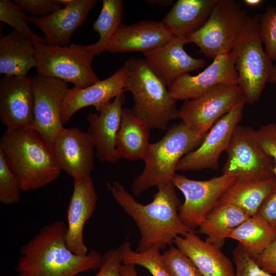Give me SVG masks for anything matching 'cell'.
Here are the masks:
<instances>
[{"mask_svg": "<svg viewBox=\"0 0 276 276\" xmlns=\"http://www.w3.org/2000/svg\"><path fill=\"white\" fill-rule=\"evenodd\" d=\"M106 187L139 228L141 238L136 251L164 249L173 243L176 237L192 231L179 218L180 201L172 182L158 187L152 201L146 205L136 201L117 181H108Z\"/></svg>", "mask_w": 276, "mask_h": 276, "instance_id": "cell-1", "label": "cell"}, {"mask_svg": "<svg viewBox=\"0 0 276 276\" xmlns=\"http://www.w3.org/2000/svg\"><path fill=\"white\" fill-rule=\"evenodd\" d=\"M66 229L61 220L42 227L20 248L14 276H78L99 269L101 254L94 249L84 256L74 254L66 245Z\"/></svg>", "mask_w": 276, "mask_h": 276, "instance_id": "cell-2", "label": "cell"}, {"mask_svg": "<svg viewBox=\"0 0 276 276\" xmlns=\"http://www.w3.org/2000/svg\"><path fill=\"white\" fill-rule=\"evenodd\" d=\"M0 150L21 190L33 191L57 179L61 170L52 144L32 126L7 129L0 140Z\"/></svg>", "mask_w": 276, "mask_h": 276, "instance_id": "cell-3", "label": "cell"}, {"mask_svg": "<svg viewBox=\"0 0 276 276\" xmlns=\"http://www.w3.org/2000/svg\"><path fill=\"white\" fill-rule=\"evenodd\" d=\"M125 91L132 94L133 114L151 129L165 130L169 122L178 118L176 101L170 94L163 79L144 58H130Z\"/></svg>", "mask_w": 276, "mask_h": 276, "instance_id": "cell-4", "label": "cell"}, {"mask_svg": "<svg viewBox=\"0 0 276 276\" xmlns=\"http://www.w3.org/2000/svg\"><path fill=\"white\" fill-rule=\"evenodd\" d=\"M203 137L195 135L182 122L170 127L160 140L150 144L144 168L132 181L134 195L172 182L178 162L199 147Z\"/></svg>", "mask_w": 276, "mask_h": 276, "instance_id": "cell-5", "label": "cell"}, {"mask_svg": "<svg viewBox=\"0 0 276 276\" xmlns=\"http://www.w3.org/2000/svg\"><path fill=\"white\" fill-rule=\"evenodd\" d=\"M260 14L248 16L233 50L238 86L245 103L249 105L259 101L274 65L264 50L260 36Z\"/></svg>", "mask_w": 276, "mask_h": 276, "instance_id": "cell-6", "label": "cell"}, {"mask_svg": "<svg viewBox=\"0 0 276 276\" xmlns=\"http://www.w3.org/2000/svg\"><path fill=\"white\" fill-rule=\"evenodd\" d=\"M248 16L240 3L218 0L204 25L188 38L207 57L227 54L233 51Z\"/></svg>", "mask_w": 276, "mask_h": 276, "instance_id": "cell-7", "label": "cell"}, {"mask_svg": "<svg viewBox=\"0 0 276 276\" xmlns=\"http://www.w3.org/2000/svg\"><path fill=\"white\" fill-rule=\"evenodd\" d=\"M36 56L39 75L71 82L78 88H86L99 80L92 67L95 55L87 45L45 44L36 48Z\"/></svg>", "mask_w": 276, "mask_h": 276, "instance_id": "cell-8", "label": "cell"}, {"mask_svg": "<svg viewBox=\"0 0 276 276\" xmlns=\"http://www.w3.org/2000/svg\"><path fill=\"white\" fill-rule=\"evenodd\" d=\"M227 159L222 172L241 182L259 181L275 178L274 161L258 145L255 130L238 125L226 150Z\"/></svg>", "mask_w": 276, "mask_h": 276, "instance_id": "cell-9", "label": "cell"}, {"mask_svg": "<svg viewBox=\"0 0 276 276\" xmlns=\"http://www.w3.org/2000/svg\"><path fill=\"white\" fill-rule=\"evenodd\" d=\"M244 100L237 85H215L200 97L183 103L178 118L198 137H204L215 123Z\"/></svg>", "mask_w": 276, "mask_h": 276, "instance_id": "cell-10", "label": "cell"}, {"mask_svg": "<svg viewBox=\"0 0 276 276\" xmlns=\"http://www.w3.org/2000/svg\"><path fill=\"white\" fill-rule=\"evenodd\" d=\"M236 180L234 176L222 174L206 180H196L175 174L172 182L183 194L178 216L190 230L199 227L217 206L220 197Z\"/></svg>", "mask_w": 276, "mask_h": 276, "instance_id": "cell-11", "label": "cell"}, {"mask_svg": "<svg viewBox=\"0 0 276 276\" xmlns=\"http://www.w3.org/2000/svg\"><path fill=\"white\" fill-rule=\"evenodd\" d=\"M34 94L33 129L52 144L64 128L61 120L67 82L37 75L32 77Z\"/></svg>", "mask_w": 276, "mask_h": 276, "instance_id": "cell-12", "label": "cell"}, {"mask_svg": "<svg viewBox=\"0 0 276 276\" xmlns=\"http://www.w3.org/2000/svg\"><path fill=\"white\" fill-rule=\"evenodd\" d=\"M245 104L244 100L241 101L217 121L199 147L180 159L176 171L217 170L220 155L227 149L232 135L242 118Z\"/></svg>", "mask_w": 276, "mask_h": 276, "instance_id": "cell-13", "label": "cell"}, {"mask_svg": "<svg viewBox=\"0 0 276 276\" xmlns=\"http://www.w3.org/2000/svg\"><path fill=\"white\" fill-rule=\"evenodd\" d=\"M235 68V54L220 55L202 72L194 76L189 73L179 77L169 87L171 97L176 101L197 98L212 87L223 84L238 85Z\"/></svg>", "mask_w": 276, "mask_h": 276, "instance_id": "cell-14", "label": "cell"}, {"mask_svg": "<svg viewBox=\"0 0 276 276\" xmlns=\"http://www.w3.org/2000/svg\"><path fill=\"white\" fill-rule=\"evenodd\" d=\"M32 77L4 76L0 80V120L8 129L32 126L34 120Z\"/></svg>", "mask_w": 276, "mask_h": 276, "instance_id": "cell-15", "label": "cell"}, {"mask_svg": "<svg viewBox=\"0 0 276 276\" xmlns=\"http://www.w3.org/2000/svg\"><path fill=\"white\" fill-rule=\"evenodd\" d=\"M124 93L117 96L113 101L104 104L90 112L85 117L88 123L87 133L95 149V155L102 162L115 164L120 160L116 141L119 129Z\"/></svg>", "mask_w": 276, "mask_h": 276, "instance_id": "cell-16", "label": "cell"}, {"mask_svg": "<svg viewBox=\"0 0 276 276\" xmlns=\"http://www.w3.org/2000/svg\"><path fill=\"white\" fill-rule=\"evenodd\" d=\"M52 147L61 171L74 179L90 176L95 149L87 132L76 127L64 128Z\"/></svg>", "mask_w": 276, "mask_h": 276, "instance_id": "cell-17", "label": "cell"}, {"mask_svg": "<svg viewBox=\"0 0 276 276\" xmlns=\"http://www.w3.org/2000/svg\"><path fill=\"white\" fill-rule=\"evenodd\" d=\"M98 196L90 176L74 179V188L67 211L66 243L74 254L84 256L88 249L83 238L85 224L92 216Z\"/></svg>", "mask_w": 276, "mask_h": 276, "instance_id": "cell-18", "label": "cell"}, {"mask_svg": "<svg viewBox=\"0 0 276 276\" xmlns=\"http://www.w3.org/2000/svg\"><path fill=\"white\" fill-rule=\"evenodd\" d=\"M189 43L187 37L173 35L163 45L143 53L168 87L179 77L205 64L203 58H193L186 52L184 45Z\"/></svg>", "mask_w": 276, "mask_h": 276, "instance_id": "cell-19", "label": "cell"}, {"mask_svg": "<svg viewBox=\"0 0 276 276\" xmlns=\"http://www.w3.org/2000/svg\"><path fill=\"white\" fill-rule=\"evenodd\" d=\"M128 70L125 63L108 78L84 88H69L62 105V123L68 122L78 110L93 106L96 109L124 93Z\"/></svg>", "mask_w": 276, "mask_h": 276, "instance_id": "cell-20", "label": "cell"}, {"mask_svg": "<svg viewBox=\"0 0 276 276\" xmlns=\"http://www.w3.org/2000/svg\"><path fill=\"white\" fill-rule=\"evenodd\" d=\"M172 33L162 21L142 20L130 25L121 24L106 48L109 53H142L167 43Z\"/></svg>", "mask_w": 276, "mask_h": 276, "instance_id": "cell-21", "label": "cell"}, {"mask_svg": "<svg viewBox=\"0 0 276 276\" xmlns=\"http://www.w3.org/2000/svg\"><path fill=\"white\" fill-rule=\"evenodd\" d=\"M97 3L96 0H77L74 5L49 16H30L31 22L44 34L45 44L68 46L71 44L73 33L85 23L88 14Z\"/></svg>", "mask_w": 276, "mask_h": 276, "instance_id": "cell-22", "label": "cell"}, {"mask_svg": "<svg viewBox=\"0 0 276 276\" xmlns=\"http://www.w3.org/2000/svg\"><path fill=\"white\" fill-rule=\"evenodd\" d=\"M173 243L203 276H235L232 263L221 248L202 240L195 231L176 237Z\"/></svg>", "mask_w": 276, "mask_h": 276, "instance_id": "cell-23", "label": "cell"}, {"mask_svg": "<svg viewBox=\"0 0 276 276\" xmlns=\"http://www.w3.org/2000/svg\"><path fill=\"white\" fill-rule=\"evenodd\" d=\"M218 0H178L162 22L173 35L188 37L208 19Z\"/></svg>", "mask_w": 276, "mask_h": 276, "instance_id": "cell-24", "label": "cell"}, {"mask_svg": "<svg viewBox=\"0 0 276 276\" xmlns=\"http://www.w3.org/2000/svg\"><path fill=\"white\" fill-rule=\"evenodd\" d=\"M150 130L146 124L133 114L131 109L123 107L116 141L120 159L144 160L150 144Z\"/></svg>", "mask_w": 276, "mask_h": 276, "instance_id": "cell-25", "label": "cell"}, {"mask_svg": "<svg viewBox=\"0 0 276 276\" xmlns=\"http://www.w3.org/2000/svg\"><path fill=\"white\" fill-rule=\"evenodd\" d=\"M36 48L13 29L0 38V73L7 76H25L36 67Z\"/></svg>", "mask_w": 276, "mask_h": 276, "instance_id": "cell-26", "label": "cell"}, {"mask_svg": "<svg viewBox=\"0 0 276 276\" xmlns=\"http://www.w3.org/2000/svg\"><path fill=\"white\" fill-rule=\"evenodd\" d=\"M275 187V178L251 182L236 180L220 197L217 205H233L249 216H252L257 214L260 206Z\"/></svg>", "mask_w": 276, "mask_h": 276, "instance_id": "cell-27", "label": "cell"}, {"mask_svg": "<svg viewBox=\"0 0 276 276\" xmlns=\"http://www.w3.org/2000/svg\"><path fill=\"white\" fill-rule=\"evenodd\" d=\"M249 217L233 205H217L199 226V232L206 236V241L221 248L233 230Z\"/></svg>", "mask_w": 276, "mask_h": 276, "instance_id": "cell-28", "label": "cell"}, {"mask_svg": "<svg viewBox=\"0 0 276 276\" xmlns=\"http://www.w3.org/2000/svg\"><path fill=\"white\" fill-rule=\"evenodd\" d=\"M239 242L254 259L262 254L276 238V229L258 214L249 217L229 235Z\"/></svg>", "mask_w": 276, "mask_h": 276, "instance_id": "cell-29", "label": "cell"}, {"mask_svg": "<svg viewBox=\"0 0 276 276\" xmlns=\"http://www.w3.org/2000/svg\"><path fill=\"white\" fill-rule=\"evenodd\" d=\"M123 4L122 0H103L102 9L93 26L94 30L98 33L99 39L87 45L95 56L106 51L110 39L122 24Z\"/></svg>", "mask_w": 276, "mask_h": 276, "instance_id": "cell-30", "label": "cell"}, {"mask_svg": "<svg viewBox=\"0 0 276 276\" xmlns=\"http://www.w3.org/2000/svg\"><path fill=\"white\" fill-rule=\"evenodd\" d=\"M118 249L123 264L142 266L152 276H170L164 264L160 249L153 247L137 252L132 249L129 242L123 243Z\"/></svg>", "mask_w": 276, "mask_h": 276, "instance_id": "cell-31", "label": "cell"}, {"mask_svg": "<svg viewBox=\"0 0 276 276\" xmlns=\"http://www.w3.org/2000/svg\"><path fill=\"white\" fill-rule=\"evenodd\" d=\"M0 20L21 34L36 48L45 44L44 37L39 36L29 28L30 16L26 15L13 2L0 1Z\"/></svg>", "mask_w": 276, "mask_h": 276, "instance_id": "cell-32", "label": "cell"}, {"mask_svg": "<svg viewBox=\"0 0 276 276\" xmlns=\"http://www.w3.org/2000/svg\"><path fill=\"white\" fill-rule=\"evenodd\" d=\"M21 190L20 182L8 165L0 150V202L10 205L18 203Z\"/></svg>", "mask_w": 276, "mask_h": 276, "instance_id": "cell-33", "label": "cell"}, {"mask_svg": "<svg viewBox=\"0 0 276 276\" xmlns=\"http://www.w3.org/2000/svg\"><path fill=\"white\" fill-rule=\"evenodd\" d=\"M162 258L170 276H203L191 259L176 247L166 250Z\"/></svg>", "mask_w": 276, "mask_h": 276, "instance_id": "cell-34", "label": "cell"}, {"mask_svg": "<svg viewBox=\"0 0 276 276\" xmlns=\"http://www.w3.org/2000/svg\"><path fill=\"white\" fill-rule=\"evenodd\" d=\"M259 33L265 52L272 61H276V7L268 5L261 14Z\"/></svg>", "mask_w": 276, "mask_h": 276, "instance_id": "cell-35", "label": "cell"}, {"mask_svg": "<svg viewBox=\"0 0 276 276\" xmlns=\"http://www.w3.org/2000/svg\"><path fill=\"white\" fill-rule=\"evenodd\" d=\"M233 256L236 267L235 276H276L261 268L240 243L233 250Z\"/></svg>", "mask_w": 276, "mask_h": 276, "instance_id": "cell-36", "label": "cell"}, {"mask_svg": "<svg viewBox=\"0 0 276 276\" xmlns=\"http://www.w3.org/2000/svg\"><path fill=\"white\" fill-rule=\"evenodd\" d=\"M13 2L33 17H45L62 8L58 0H14Z\"/></svg>", "mask_w": 276, "mask_h": 276, "instance_id": "cell-37", "label": "cell"}, {"mask_svg": "<svg viewBox=\"0 0 276 276\" xmlns=\"http://www.w3.org/2000/svg\"><path fill=\"white\" fill-rule=\"evenodd\" d=\"M257 142L262 151L274 161L276 179V124L270 123L255 130Z\"/></svg>", "mask_w": 276, "mask_h": 276, "instance_id": "cell-38", "label": "cell"}, {"mask_svg": "<svg viewBox=\"0 0 276 276\" xmlns=\"http://www.w3.org/2000/svg\"><path fill=\"white\" fill-rule=\"evenodd\" d=\"M122 265L118 249H111L102 256L101 266L95 276H123Z\"/></svg>", "mask_w": 276, "mask_h": 276, "instance_id": "cell-39", "label": "cell"}, {"mask_svg": "<svg viewBox=\"0 0 276 276\" xmlns=\"http://www.w3.org/2000/svg\"><path fill=\"white\" fill-rule=\"evenodd\" d=\"M255 260L263 270L274 275L276 274V238Z\"/></svg>", "mask_w": 276, "mask_h": 276, "instance_id": "cell-40", "label": "cell"}, {"mask_svg": "<svg viewBox=\"0 0 276 276\" xmlns=\"http://www.w3.org/2000/svg\"><path fill=\"white\" fill-rule=\"evenodd\" d=\"M257 214L276 229V187L263 202Z\"/></svg>", "mask_w": 276, "mask_h": 276, "instance_id": "cell-41", "label": "cell"}, {"mask_svg": "<svg viewBox=\"0 0 276 276\" xmlns=\"http://www.w3.org/2000/svg\"><path fill=\"white\" fill-rule=\"evenodd\" d=\"M135 266L131 264H123L120 269L123 276H139L136 272Z\"/></svg>", "mask_w": 276, "mask_h": 276, "instance_id": "cell-42", "label": "cell"}, {"mask_svg": "<svg viewBox=\"0 0 276 276\" xmlns=\"http://www.w3.org/2000/svg\"><path fill=\"white\" fill-rule=\"evenodd\" d=\"M149 5L152 6L153 5H159L164 7H168L173 4L172 0H148L145 1Z\"/></svg>", "mask_w": 276, "mask_h": 276, "instance_id": "cell-43", "label": "cell"}, {"mask_svg": "<svg viewBox=\"0 0 276 276\" xmlns=\"http://www.w3.org/2000/svg\"><path fill=\"white\" fill-rule=\"evenodd\" d=\"M244 3L249 7H256L260 5L263 1L261 0H244Z\"/></svg>", "mask_w": 276, "mask_h": 276, "instance_id": "cell-44", "label": "cell"}, {"mask_svg": "<svg viewBox=\"0 0 276 276\" xmlns=\"http://www.w3.org/2000/svg\"><path fill=\"white\" fill-rule=\"evenodd\" d=\"M61 4L62 6L64 7H68L74 5L77 0H58Z\"/></svg>", "mask_w": 276, "mask_h": 276, "instance_id": "cell-45", "label": "cell"}, {"mask_svg": "<svg viewBox=\"0 0 276 276\" xmlns=\"http://www.w3.org/2000/svg\"><path fill=\"white\" fill-rule=\"evenodd\" d=\"M268 82L274 84L276 82V63L274 64L271 74L269 78Z\"/></svg>", "mask_w": 276, "mask_h": 276, "instance_id": "cell-46", "label": "cell"}, {"mask_svg": "<svg viewBox=\"0 0 276 276\" xmlns=\"http://www.w3.org/2000/svg\"><path fill=\"white\" fill-rule=\"evenodd\" d=\"M274 84H276V82Z\"/></svg>", "mask_w": 276, "mask_h": 276, "instance_id": "cell-47", "label": "cell"}]
</instances>
